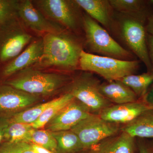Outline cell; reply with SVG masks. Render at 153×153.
I'll list each match as a JSON object with an SVG mask.
<instances>
[{
    "label": "cell",
    "instance_id": "2",
    "mask_svg": "<svg viewBox=\"0 0 153 153\" xmlns=\"http://www.w3.org/2000/svg\"><path fill=\"white\" fill-rule=\"evenodd\" d=\"M85 42L91 54L116 58L134 60V55L118 43L101 25L87 14L82 16Z\"/></svg>",
    "mask_w": 153,
    "mask_h": 153
},
{
    "label": "cell",
    "instance_id": "22",
    "mask_svg": "<svg viewBox=\"0 0 153 153\" xmlns=\"http://www.w3.org/2000/svg\"><path fill=\"white\" fill-rule=\"evenodd\" d=\"M118 80L129 88L137 97H144L153 82V73L147 71L140 74H130Z\"/></svg>",
    "mask_w": 153,
    "mask_h": 153
},
{
    "label": "cell",
    "instance_id": "35",
    "mask_svg": "<svg viewBox=\"0 0 153 153\" xmlns=\"http://www.w3.org/2000/svg\"><path fill=\"white\" fill-rule=\"evenodd\" d=\"M149 104V105L151 107L153 108V90L152 92V94H151V97L150 99V101L149 102H147Z\"/></svg>",
    "mask_w": 153,
    "mask_h": 153
},
{
    "label": "cell",
    "instance_id": "29",
    "mask_svg": "<svg viewBox=\"0 0 153 153\" xmlns=\"http://www.w3.org/2000/svg\"><path fill=\"white\" fill-rule=\"evenodd\" d=\"M147 44L149 57L152 66V72L153 73V37L147 33Z\"/></svg>",
    "mask_w": 153,
    "mask_h": 153
},
{
    "label": "cell",
    "instance_id": "4",
    "mask_svg": "<svg viewBox=\"0 0 153 153\" xmlns=\"http://www.w3.org/2000/svg\"><path fill=\"white\" fill-rule=\"evenodd\" d=\"M24 70L17 77L8 81L7 84L40 97L53 94L71 80L65 74L45 73L30 68Z\"/></svg>",
    "mask_w": 153,
    "mask_h": 153
},
{
    "label": "cell",
    "instance_id": "25",
    "mask_svg": "<svg viewBox=\"0 0 153 153\" xmlns=\"http://www.w3.org/2000/svg\"><path fill=\"white\" fill-rule=\"evenodd\" d=\"M27 143L40 146L53 153L57 152V141L52 133L47 130L33 128L28 137Z\"/></svg>",
    "mask_w": 153,
    "mask_h": 153
},
{
    "label": "cell",
    "instance_id": "27",
    "mask_svg": "<svg viewBox=\"0 0 153 153\" xmlns=\"http://www.w3.org/2000/svg\"><path fill=\"white\" fill-rule=\"evenodd\" d=\"M14 3L13 1L0 0V12L4 22L11 15V12L13 8Z\"/></svg>",
    "mask_w": 153,
    "mask_h": 153
},
{
    "label": "cell",
    "instance_id": "31",
    "mask_svg": "<svg viewBox=\"0 0 153 153\" xmlns=\"http://www.w3.org/2000/svg\"><path fill=\"white\" fill-rule=\"evenodd\" d=\"M32 146L37 153H53L45 148L35 144H32Z\"/></svg>",
    "mask_w": 153,
    "mask_h": 153
},
{
    "label": "cell",
    "instance_id": "20",
    "mask_svg": "<svg viewBox=\"0 0 153 153\" xmlns=\"http://www.w3.org/2000/svg\"><path fill=\"white\" fill-rule=\"evenodd\" d=\"M51 132L57 141V152L76 153L83 150L79 138L71 130Z\"/></svg>",
    "mask_w": 153,
    "mask_h": 153
},
{
    "label": "cell",
    "instance_id": "15",
    "mask_svg": "<svg viewBox=\"0 0 153 153\" xmlns=\"http://www.w3.org/2000/svg\"><path fill=\"white\" fill-rule=\"evenodd\" d=\"M102 95L113 104H121L138 101V97L129 88L119 80L107 81L100 85Z\"/></svg>",
    "mask_w": 153,
    "mask_h": 153
},
{
    "label": "cell",
    "instance_id": "38",
    "mask_svg": "<svg viewBox=\"0 0 153 153\" xmlns=\"http://www.w3.org/2000/svg\"><path fill=\"white\" fill-rule=\"evenodd\" d=\"M152 153H153V150H152Z\"/></svg>",
    "mask_w": 153,
    "mask_h": 153
},
{
    "label": "cell",
    "instance_id": "5",
    "mask_svg": "<svg viewBox=\"0 0 153 153\" xmlns=\"http://www.w3.org/2000/svg\"><path fill=\"white\" fill-rule=\"evenodd\" d=\"M100 84L99 80L91 73L87 72L71 82L68 92L84 105L91 113L99 115L113 105L100 93Z\"/></svg>",
    "mask_w": 153,
    "mask_h": 153
},
{
    "label": "cell",
    "instance_id": "28",
    "mask_svg": "<svg viewBox=\"0 0 153 153\" xmlns=\"http://www.w3.org/2000/svg\"><path fill=\"white\" fill-rule=\"evenodd\" d=\"M10 123L9 118L0 117V143L4 140L6 129Z\"/></svg>",
    "mask_w": 153,
    "mask_h": 153
},
{
    "label": "cell",
    "instance_id": "18",
    "mask_svg": "<svg viewBox=\"0 0 153 153\" xmlns=\"http://www.w3.org/2000/svg\"><path fill=\"white\" fill-rule=\"evenodd\" d=\"M134 138H153V108L146 111L135 119L121 128Z\"/></svg>",
    "mask_w": 153,
    "mask_h": 153
},
{
    "label": "cell",
    "instance_id": "14",
    "mask_svg": "<svg viewBox=\"0 0 153 153\" xmlns=\"http://www.w3.org/2000/svg\"><path fill=\"white\" fill-rule=\"evenodd\" d=\"M44 50L43 39L33 42L29 47L4 69L3 74L8 76L17 71L26 69L28 66L38 63L42 56Z\"/></svg>",
    "mask_w": 153,
    "mask_h": 153
},
{
    "label": "cell",
    "instance_id": "37",
    "mask_svg": "<svg viewBox=\"0 0 153 153\" xmlns=\"http://www.w3.org/2000/svg\"><path fill=\"white\" fill-rule=\"evenodd\" d=\"M150 2L153 5V0H150Z\"/></svg>",
    "mask_w": 153,
    "mask_h": 153
},
{
    "label": "cell",
    "instance_id": "33",
    "mask_svg": "<svg viewBox=\"0 0 153 153\" xmlns=\"http://www.w3.org/2000/svg\"><path fill=\"white\" fill-rule=\"evenodd\" d=\"M76 153H98L95 149H88L83 150Z\"/></svg>",
    "mask_w": 153,
    "mask_h": 153
},
{
    "label": "cell",
    "instance_id": "19",
    "mask_svg": "<svg viewBox=\"0 0 153 153\" xmlns=\"http://www.w3.org/2000/svg\"><path fill=\"white\" fill-rule=\"evenodd\" d=\"M32 36L27 33H15L4 41L0 48V60L4 62L16 57L31 41Z\"/></svg>",
    "mask_w": 153,
    "mask_h": 153
},
{
    "label": "cell",
    "instance_id": "23",
    "mask_svg": "<svg viewBox=\"0 0 153 153\" xmlns=\"http://www.w3.org/2000/svg\"><path fill=\"white\" fill-rule=\"evenodd\" d=\"M54 100L55 99L16 113L9 118L10 122L31 124L35 122L44 111L53 103Z\"/></svg>",
    "mask_w": 153,
    "mask_h": 153
},
{
    "label": "cell",
    "instance_id": "6",
    "mask_svg": "<svg viewBox=\"0 0 153 153\" xmlns=\"http://www.w3.org/2000/svg\"><path fill=\"white\" fill-rule=\"evenodd\" d=\"M120 15L119 29L122 38L132 53L144 64L147 72H152L147 44L146 23L130 15Z\"/></svg>",
    "mask_w": 153,
    "mask_h": 153
},
{
    "label": "cell",
    "instance_id": "1",
    "mask_svg": "<svg viewBox=\"0 0 153 153\" xmlns=\"http://www.w3.org/2000/svg\"><path fill=\"white\" fill-rule=\"evenodd\" d=\"M44 50L38 62L41 67L56 66L67 71L79 66L82 44L74 36L64 33L46 34L43 39Z\"/></svg>",
    "mask_w": 153,
    "mask_h": 153
},
{
    "label": "cell",
    "instance_id": "9",
    "mask_svg": "<svg viewBox=\"0 0 153 153\" xmlns=\"http://www.w3.org/2000/svg\"><path fill=\"white\" fill-rule=\"evenodd\" d=\"M91 113L87 108L74 98L47 123L45 127L50 132L71 130Z\"/></svg>",
    "mask_w": 153,
    "mask_h": 153
},
{
    "label": "cell",
    "instance_id": "13",
    "mask_svg": "<svg viewBox=\"0 0 153 153\" xmlns=\"http://www.w3.org/2000/svg\"><path fill=\"white\" fill-rule=\"evenodd\" d=\"M75 1L91 18L108 30H111L113 25L114 10L109 1L75 0Z\"/></svg>",
    "mask_w": 153,
    "mask_h": 153
},
{
    "label": "cell",
    "instance_id": "30",
    "mask_svg": "<svg viewBox=\"0 0 153 153\" xmlns=\"http://www.w3.org/2000/svg\"><path fill=\"white\" fill-rule=\"evenodd\" d=\"M145 28L147 33L153 37V13L148 18Z\"/></svg>",
    "mask_w": 153,
    "mask_h": 153
},
{
    "label": "cell",
    "instance_id": "24",
    "mask_svg": "<svg viewBox=\"0 0 153 153\" xmlns=\"http://www.w3.org/2000/svg\"><path fill=\"white\" fill-rule=\"evenodd\" d=\"M33 129L29 124L10 122L6 129L4 140L12 143H27Z\"/></svg>",
    "mask_w": 153,
    "mask_h": 153
},
{
    "label": "cell",
    "instance_id": "10",
    "mask_svg": "<svg viewBox=\"0 0 153 153\" xmlns=\"http://www.w3.org/2000/svg\"><path fill=\"white\" fill-rule=\"evenodd\" d=\"M152 108L147 102L137 101L113 104L102 110L99 115L104 120L116 124H127L143 112Z\"/></svg>",
    "mask_w": 153,
    "mask_h": 153
},
{
    "label": "cell",
    "instance_id": "26",
    "mask_svg": "<svg viewBox=\"0 0 153 153\" xmlns=\"http://www.w3.org/2000/svg\"><path fill=\"white\" fill-rule=\"evenodd\" d=\"M31 146L30 143L7 142L0 147V153H22Z\"/></svg>",
    "mask_w": 153,
    "mask_h": 153
},
{
    "label": "cell",
    "instance_id": "17",
    "mask_svg": "<svg viewBox=\"0 0 153 153\" xmlns=\"http://www.w3.org/2000/svg\"><path fill=\"white\" fill-rule=\"evenodd\" d=\"M113 9L120 14L130 15L146 23L150 13V1L143 0H109Z\"/></svg>",
    "mask_w": 153,
    "mask_h": 153
},
{
    "label": "cell",
    "instance_id": "34",
    "mask_svg": "<svg viewBox=\"0 0 153 153\" xmlns=\"http://www.w3.org/2000/svg\"><path fill=\"white\" fill-rule=\"evenodd\" d=\"M22 153H37L36 152V151L34 149L33 146H32V144H31V146L30 148H28L27 149L25 150Z\"/></svg>",
    "mask_w": 153,
    "mask_h": 153
},
{
    "label": "cell",
    "instance_id": "7",
    "mask_svg": "<svg viewBox=\"0 0 153 153\" xmlns=\"http://www.w3.org/2000/svg\"><path fill=\"white\" fill-rule=\"evenodd\" d=\"M71 130L76 134L83 150L94 149L103 140L121 131L119 125L104 120L99 115L91 114Z\"/></svg>",
    "mask_w": 153,
    "mask_h": 153
},
{
    "label": "cell",
    "instance_id": "21",
    "mask_svg": "<svg viewBox=\"0 0 153 153\" xmlns=\"http://www.w3.org/2000/svg\"><path fill=\"white\" fill-rule=\"evenodd\" d=\"M74 99L72 94L68 92L58 98L55 99L53 103L44 111L35 122L30 125L35 129H41L45 127L49 121Z\"/></svg>",
    "mask_w": 153,
    "mask_h": 153
},
{
    "label": "cell",
    "instance_id": "8",
    "mask_svg": "<svg viewBox=\"0 0 153 153\" xmlns=\"http://www.w3.org/2000/svg\"><path fill=\"white\" fill-rule=\"evenodd\" d=\"M38 3L41 10L52 20L70 31L79 30V7L75 1L41 0Z\"/></svg>",
    "mask_w": 153,
    "mask_h": 153
},
{
    "label": "cell",
    "instance_id": "16",
    "mask_svg": "<svg viewBox=\"0 0 153 153\" xmlns=\"http://www.w3.org/2000/svg\"><path fill=\"white\" fill-rule=\"evenodd\" d=\"M134 138L127 133L120 131L103 140L94 149L98 153H134Z\"/></svg>",
    "mask_w": 153,
    "mask_h": 153
},
{
    "label": "cell",
    "instance_id": "11",
    "mask_svg": "<svg viewBox=\"0 0 153 153\" xmlns=\"http://www.w3.org/2000/svg\"><path fill=\"white\" fill-rule=\"evenodd\" d=\"M18 10L25 24L33 31L47 34H57L64 31L60 26L45 18L31 1H23L18 6Z\"/></svg>",
    "mask_w": 153,
    "mask_h": 153
},
{
    "label": "cell",
    "instance_id": "12",
    "mask_svg": "<svg viewBox=\"0 0 153 153\" xmlns=\"http://www.w3.org/2000/svg\"><path fill=\"white\" fill-rule=\"evenodd\" d=\"M39 96L30 94L7 85L0 87V111L20 112L35 104Z\"/></svg>",
    "mask_w": 153,
    "mask_h": 153
},
{
    "label": "cell",
    "instance_id": "32",
    "mask_svg": "<svg viewBox=\"0 0 153 153\" xmlns=\"http://www.w3.org/2000/svg\"><path fill=\"white\" fill-rule=\"evenodd\" d=\"M139 153H152V150L144 145H140L139 146Z\"/></svg>",
    "mask_w": 153,
    "mask_h": 153
},
{
    "label": "cell",
    "instance_id": "3",
    "mask_svg": "<svg viewBox=\"0 0 153 153\" xmlns=\"http://www.w3.org/2000/svg\"><path fill=\"white\" fill-rule=\"evenodd\" d=\"M141 62L140 60H122L94 55L83 50L80 54L79 66L83 71L96 73L110 81L134 74L139 68Z\"/></svg>",
    "mask_w": 153,
    "mask_h": 153
},
{
    "label": "cell",
    "instance_id": "36",
    "mask_svg": "<svg viewBox=\"0 0 153 153\" xmlns=\"http://www.w3.org/2000/svg\"><path fill=\"white\" fill-rule=\"evenodd\" d=\"M4 20H3L2 16L1 14V12H0V26H1V25L2 24H3V23H4Z\"/></svg>",
    "mask_w": 153,
    "mask_h": 153
}]
</instances>
